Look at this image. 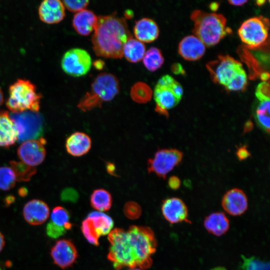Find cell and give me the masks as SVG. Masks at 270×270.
<instances>
[{
  "label": "cell",
  "mask_w": 270,
  "mask_h": 270,
  "mask_svg": "<svg viewBox=\"0 0 270 270\" xmlns=\"http://www.w3.org/2000/svg\"><path fill=\"white\" fill-rule=\"evenodd\" d=\"M110 244L108 260L116 270L124 267L146 269L152 266V256L157 242L152 229L147 226H132L127 230L112 229L108 234Z\"/></svg>",
  "instance_id": "cell-1"
},
{
  "label": "cell",
  "mask_w": 270,
  "mask_h": 270,
  "mask_svg": "<svg viewBox=\"0 0 270 270\" xmlns=\"http://www.w3.org/2000/svg\"><path fill=\"white\" fill-rule=\"evenodd\" d=\"M132 37L124 18L114 14L99 16L92 36V48L98 56L120 58L124 44Z\"/></svg>",
  "instance_id": "cell-2"
},
{
  "label": "cell",
  "mask_w": 270,
  "mask_h": 270,
  "mask_svg": "<svg viewBox=\"0 0 270 270\" xmlns=\"http://www.w3.org/2000/svg\"><path fill=\"white\" fill-rule=\"evenodd\" d=\"M212 80L230 91L244 90L247 76L242 64L228 55L219 56L206 65Z\"/></svg>",
  "instance_id": "cell-3"
},
{
  "label": "cell",
  "mask_w": 270,
  "mask_h": 270,
  "mask_svg": "<svg viewBox=\"0 0 270 270\" xmlns=\"http://www.w3.org/2000/svg\"><path fill=\"white\" fill-rule=\"evenodd\" d=\"M194 22L193 32L204 44H218L224 36L232 32L226 26V20L222 14L194 10L190 15Z\"/></svg>",
  "instance_id": "cell-4"
},
{
  "label": "cell",
  "mask_w": 270,
  "mask_h": 270,
  "mask_svg": "<svg viewBox=\"0 0 270 270\" xmlns=\"http://www.w3.org/2000/svg\"><path fill=\"white\" fill-rule=\"evenodd\" d=\"M40 98L34 84L27 80H18L10 88L6 105L12 112H38Z\"/></svg>",
  "instance_id": "cell-5"
},
{
  "label": "cell",
  "mask_w": 270,
  "mask_h": 270,
  "mask_svg": "<svg viewBox=\"0 0 270 270\" xmlns=\"http://www.w3.org/2000/svg\"><path fill=\"white\" fill-rule=\"evenodd\" d=\"M183 93L182 86L172 76L168 74L162 76L158 80L154 92L156 111L168 116V110L179 102Z\"/></svg>",
  "instance_id": "cell-6"
},
{
  "label": "cell",
  "mask_w": 270,
  "mask_h": 270,
  "mask_svg": "<svg viewBox=\"0 0 270 270\" xmlns=\"http://www.w3.org/2000/svg\"><path fill=\"white\" fill-rule=\"evenodd\" d=\"M270 22L262 16H254L244 21L238 30V36L246 46L253 50L263 46L268 37Z\"/></svg>",
  "instance_id": "cell-7"
},
{
  "label": "cell",
  "mask_w": 270,
  "mask_h": 270,
  "mask_svg": "<svg viewBox=\"0 0 270 270\" xmlns=\"http://www.w3.org/2000/svg\"><path fill=\"white\" fill-rule=\"evenodd\" d=\"M10 116L18 132L19 142L38 138L43 132V119L38 112H12Z\"/></svg>",
  "instance_id": "cell-8"
},
{
  "label": "cell",
  "mask_w": 270,
  "mask_h": 270,
  "mask_svg": "<svg viewBox=\"0 0 270 270\" xmlns=\"http://www.w3.org/2000/svg\"><path fill=\"white\" fill-rule=\"evenodd\" d=\"M112 219L100 212H92L82 221L81 229L86 240L91 244L99 245V238L108 234L114 226Z\"/></svg>",
  "instance_id": "cell-9"
},
{
  "label": "cell",
  "mask_w": 270,
  "mask_h": 270,
  "mask_svg": "<svg viewBox=\"0 0 270 270\" xmlns=\"http://www.w3.org/2000/svg\"><path fill=\"white\" fill-rule=\"evenodd\" d=\"M92 65L90 54L80 48H73L66 52L61 61L64 72L74 77L86 75L90 70Z\"/></svg>",
  "instance_id": "cell-10"
},
{
  "label": "cell",
  "mask_w": 270,
  "mask_h": 270,
  "mask_svg": "<svg viewBox=\"0 0 270 270\" xmlns=\"http://www.w3.org/2000/svg\"><path fill=\"white\" fill-rule=\"evenodd\" d=\"M182 158V152L178 150H158L154 157L148 161V172L164 178L167 174L181 162Z\"/></svg>",
  "instance_id": "cell-11"
},
{
  "label": "cell",
  "mask_w": 270,
  "mask_h": 270,
  "mask_svg": "<svg viewBox=\"0 0 270 270\" xmlns=\"http://www.w3.org/2000/svg\"><path fill=\"white\" fill-rule=\"evenodd\" d=\"M120 91V84L116 77L112 74H99L91 84L90 92L100 102L112 100Z\"/></svg>",
  "instance_id": "cell-12"
},
{
  "label": "cell",
  "mask_w": 270,
  "mask_h": 270,
  "mask_svg": "<svg viewBox=\"0 0 270 270\" xmlns=\"http://www.w3.org/2000/svg\"><path fill=\"white\" fill-rule=\"evenodd\" d=\"M50 254L54 263L62 269L72 266L78 256L74 244L67 239L58 240L51 248Z\"/></svg>",
  "instance_id": "cell-13"
},
{
  "label": "cell",
  "mask_w": 270,
  "mask_h": 270,
  "mask_svg": "<svg viewBox=\"0 0 270 270\" xmlns=\"http://www.w3.org/2000/svg\"><path fill=\"white\" fill-rule=\"evenodd\" d=\"M46 144V140L42 137L38 140L25 141L18 150V156L22 162L30 166H38L44 160L46 152L44 145Z\"/></svg>",
  "instance_id": "cell-14"
},
{
  "label": "cell",
  "mask_w": 270,
  "mask_h": 270,
  "mask_svg": "<svg viewBox=\"0 0 270 270\" xmlns=\"http://www.w3.org/2000/svg\"><path fill=\"white\" fill-rule=\"evenodd\" d=\"M162 214L170 224L182 222H190L188 219V210L184 202L177 198H170L162 202Z\"/></svg>",
  "instance_id": "cell-15"
},
{
  "label": "cell",
  "mask_w": 270,
  "mask_h": 270,
  "mask_svg": "<svg viewBox=\"0 0 270 270\" xmlns=\"http://www.w3.org/2000/svg\"><path fill=\"white\" fill-rule=\"evenodd\" d=\"M222 204L224 210L228 214L233 216H240L248 208V198L242 190L233 188L224 196Z\"/></svg>",
  "instance_id": "cell-16"
},
{
  "label": "cell",
  "mask_w": 270,
  "mask_h": 270,
  "mask_svg": "<svg viewBox=\"0 0 270 270\" xmlns=\"http://www.w3.org/2000/svg\"><path fill=\"white\" fill-rule=\"evenodd\" d=\"M25 220L29 224L38 226L44 223L50 216L48 204L42 200L34 199L27 202L22 210Z\"/></svg>",
  "instance_id": "cell-17"
},
{
  "label": "cell",
  "mask_w": 270,
  "mask_h": 270,
  "mask_svg": "<svg viewBox=\"0 0 270 270\" xmlns=\"http://www.w3.org/2000/svg\"><path fill=\"white\" fill-rule=\"evenodd\" d=\"M206 51L205 44L194 35L188 36L180 42L179 54L185 60H196L200 58Z\"/></svg>",
  "instance_id": "cell-18"
},
{
  "label": "cell",
  "mask_w": 270,
  "mask_h": 270,
  "mask_svg": "<svg viewBox=\"0 0 270 270\" xmlns=\"http://www.w3.org/2000/svg\"><path fill=\"white\" fill-rule=\"evenodd\" d=\"M64 6L59 0H45L40 4L38 14L43 22L48 24H57L65 16Z\"/></svg>",
  "instance_id": "cell-19"
},
{
  "label": "cell",
  "mask_w": 270,
  "mask_h": 270,
  "mask_svg": "<svg viewBox=\"0 0 270 270\" xmlns=\"http://www.w3.org/2000/svg\"><path fill=\"white\" fill-rule=\"evenodd\" d=\"M92 146L90 138L86 133L76 132L70 135L66 140V148L67 152L74 156H80L86 154Z\"/></svg>",
  "instance_id": "cell-20"
},
{
  "label": "cell",
  "mask_w": 270,
  "mask_h": 270,
  "mask_svg": "<svg viewBox=\"0 0 270 270\" xmlns=\"http://www.w3.org/2000/svg\"><path fill=\"white\" fill-rule=\"evenodd\" d=\"M134 32L136 39L143 43L150 42L158 38L159 28L152 20L144 18L136 22Z\"/></svg>",
  "instance_id": "cell-21"
},
{
  "label": "cell",
  "mask_w": 270,
  "mask_h": 270,
  "mask_svg": "<svg viewBox=\"0 0 270 270\" xmlns=\"http://www.w3.org/2000/svg\"><path fill=\"white\" fill-rule=\"evenodd\" d=\"M98 16L91 10L84 9L76 12L72 19V26L80 34L88 36L94 31Z\"/></svg>",
  "instance_id": "cell-22"
},
{
  "label": "cell",
  "mask_w": 270,
  "mask_h": 270,
  "mask_svg": "<svg viewBox=\"0 0 270 270\" xmlns=\"http://www.w3.org/2000/svg\"><path fill=\"white\" fill-rule=\"evenodd\" d=\"M18 140L16 126L8 112H0V146L8 147Z\"/></svg>",
  "instance_id": "cell-23"
},
{
  "label": "cell",
  "mask_w": 270,
  "mask_h": 270,
  "mask_svg": "<svg viewBox=\"0 0 270 270\" xmlns=\"http://www.w3.org/2000/svg\"><path fill=\"white\" fill-rule=\"evenodd\" d=\"M204 224L208 232L218 236L224 234L230 228L228 218L221 212H214L208 216L204 220Z\"/></svg>",
  "instance_id": "cell-24"
},
{
  "label": "cell",
  "mask_w": 270,
  "mask_h": 270,
  "mask_svg": "<svg viewBox=\"0 0 270 270\" xmlns=\"http://www.w3.org/2000/svg\"><path fill=\"white\" fill-rule=\"evenodd\" d=\"M146 52L144 44L132 37L124 44L122 49V56L128 62L135 63L142 60Z\"/></svg>",
  "instance_id": "cell-25"
},
{
  "label": "cell",
  "mask_w": 270,
  "mask_h": 270,
  "mask_svg": "<svg viewBox=\"0 0 270 270\" xmlns=\"http://www.w3.org/2000/svg\"><path fill=\"white\" fill-rule=\"evenodd\" d=\"M112 202L111 194L109 192L103 188L94 190L90 195L91 206L100 212L110 210Z\"/></svg>",
  "instance_id": "cell-26"
},
{
  "label": "cell",
  "mask_w": 270,
  "mask_h": 270,
  "mask_svg": "<svg viewBox=\"0 0 270 270\" xmlns=\"http://www.w3.org/2000/svg\"><path fill=\"white\" fill-rule=\"evenodd\" d=\"M142 60L147 70L150 72H154L163 64L164 58L158 48L152 47L146 52Z\"/></svg>",
  "instance_id": "cell-27"
},
{
  "label": "cell",
  "mask_w": 270,
  "mask_h": 270,
  "mask_svg": "<svg viewBox=\"0 0 270 270\" xmlns=\"http://www.w3.org/2000/svg\"><path fill=\"white\" fill-rule=\"evenodd\" d=\"M130 94L134 102L140 104H144L151 99L152 90L146 84L138 82L132 87Z\"/></svg>",
  "instance_id": "cell-28"
},
{
  "label": "cell",
  "mask_w": 270,
  "mask_h": 270,
  "mask_svg": "<svg viewBox=\"0 0 270 270\" xmlns=\"http://www.w3.org/2000/svg\"><path fill=\"white\" fill-rule=\"evenodd\" d=\"M11 168L13 170L16 180L27 182L36 173L34 167L30 166L21 162H10Z\"/></svg>",
  "instance_id": "cell-29"
},
{
  "label": "cell",
  "mask_w": 270,
  "mask_h": 270,
  "mask_svg": "<svg viewBox=\"0 0 270 270\" xmlns=\"http://www.w3.org/2000/svg\"><path fill=\"white\" fill-rule=\"evenodd\" d=\"M51 222L59 226L64 227L66 230L72 228L70 222L69 212L64 207L58 206L54 208L50 214Z\"/></svg>",
  "instance_id": "cell-30"
},
{
  "label": "cell",
  "mask_w": 270,
  "mask_h": 270,
  "mask_svg": "<svg viewBox=\"0 0 270 270\" xmlns=\"http://www.w3.org/2000/svg\"><path fill=\"white\" fill-rule=\"evenodd\" d=\"M16 179L12 169L8 166L0 168V189L8 190L16 184Z\"/></svg>",
  "instance_id": "cell-31"
},
{
  "label": "cell",
  "mask_w": 270,
  "mask_h": 270,
  "mask_svg": "<svg viewBox=\"0 0 270 270\" xmlns=\"http://www.w3.org/2000/svg\"><path fill=\"white\" fill-rule=\"evenodd\" d=\"M243 262L242 268L243 270H269V264L254 257L242 256Z\"/></svg>",
  "instance_id": "cell-32"
},
{
  "label": "cell",
  "mask_w": 270,
  "mask_h": 270,
  "mask_svg": "<svg viewBox=\"0 0 270 270\" xmlns=\"http://www.w3.org/2000/svg\"><path fill=\"white\" fill-rule=\"evenodd\" d=\"M102 104L90 92H87L78 102V106L82 110L86 112L98 107L100 108Z\"/></svg>",
  "instance_id": "cell-33"
},
{
  "label": "cell",
  "mask_w": 270,
  "mask_h": 270,
  "mask_svg": "<svg viewBox=\"0 0 270 270\" xmlns=\"http://www.w3.org/2000/svg\"><path fill=\"white\" fill-rule=\"evenodd\" d=\"M142 208L136 202L132 201L127 202L124 207V212L129 219L136 220L142 214Z\"/></svg>",
  "instance_id": "cell-34"
},
{
  "label": "cell",
  "mask_w": 270,
  "mask_h": 270,
  "mask_svg": "<svg viewBox=\"0 0 270 270\" xmlns=\"http://www.w3.org/2000/svg\"><path fill=\"white\" fill-rule=\"evenodd\" d=\"M66 232V230L64 227L56 225L51 221L46 226L47 235L52 238H58L64 235Z\"/></svg>",
  "instance_id": "cell-35"
},
{
  "label": "cell",
  "mask_w": 270,
  "mask_h": 270,
  "mask_svg": "<svg viewBox=\"0 0 270 270\" xmlns=\"http://www.w3.org/2000/svg\"><path fill=\"white\" fill-rule=\"evenodd\" d=\"M64 8L72 12H78L86 7L89 3L87 0H64L62 2Z\"/></svg>",
  "instance_id": "cell-36"
},
{
  "label": "cell",
  "mask_w": 270,
  "mask_h": 270,
  "mask_svg": "<svg viewBox=\"0 0 270 270\" xmlns=\"http://www.w3.org/2000/svg\"><path fill=\"white\" fill-rule=\"evenodd\" d=\"M256 95L260 101L270 100V84L268 82H263L257 86Z\"/></svg>",
  "instance_id": "cell-37"
},
{
  "label": "cell",
  "mask_w": 270,
  "mask_h": 270,
  "mask_svg": "<svg viewBox=\"0 0 270 270\" xmlns=\"http://www.w3.org/2000/svg\"><path fill=\"white\" fill-rule=\"evenodd\" d=\"M78 192L72 188L64 189L60 195L61 200L64 202H76L78 198Z\"/></svg>",
  "instance_id": "cell-38"
},
{
  "label": "cell",
  "mask_w": 270,
  "mask_h": 270,
  "mask_svg": "<svg viewBox=\"0 0 270 270\" xmlns=\"http://www.w3.org/2000/svg\"><path fill=\"white\" fill-rule=\"evenodd\" d=\"M270 115L256 114L257 120L268 132L270 131Z\"/></svg>",
  "instance_id": "cell-39"
},
{
  "label": "cell",
  "mask_w": 270,
  "mask_h": 270,
  "mask_svg": "<svg viewBox=\"0 0 270 270\" xmlns=\"http://www.w3.org/2000/svg\"><path fill=\"white\" fill-rule=\"evenodd\" d=\"M270 100L260 101L256 110V114L270 115Z\"/></svg>",
  "instance_id": "cell-40"
},
{
  "label": "cell",
  "mask_w": 270,
  "mask_h": 270,
  "mask_svg": "<svg viewBox=\"0 0 270 270\" xmlns=\"http://www.w3.org/2000/svg\"><path fill=\"white\" fill-rule=\"evenodd\" d=\"M236 155L240 160H244L248 158L250 154L246 146H242L238 149Z\"/></svg>",
  "instance_id": "cell-41"
},
{
  "label": "cell",
  "mask_w": 270,
  "mask_h": 270,
  "mask_svg": "<svg viewBox=\"0 0 270 270\" xmlns=\"http://www.w3.org/2000/svg\"><path fill=\"white\" fill-rule=\"evenodd\" d=\"M168 184L170 188L176 190L180 187V179L176 176H172L168 179Z\"/></svg>",
  "instance_id": "cell-42"
},
{
  "label": "cell",
  "mask_w": 270,
  "mask_h": 270,
  "mask_svg": "<svg viewBox=\"0 0 270 270\" xmlns=\"http://www.w3.org/2000/svg\"><path fill=\"white\" fill-rule=\"evenodd\" d=\"M106 170L107 172L112 176H118L116 174V168L115 164L111 162H106Z\"/></svg>",
  "instance_id": "cell-43"
},
{
  "label": "cell",
  "mask_w": 270,
  "mask_h": 270,
  "mask_svg": "<svg viewBox=\"0 0 270 270\" xmlns=\"http://www.w3.org/2000/svg\"><path fill=\"white\" fill-rule=\"evenodd\" d=\"M172 70L176 74H182L184 71L182 66L179 64H175L172 65Z\"/></svg>",
  "instance_id": "cell-44"
},
{
  "label": "cell",
  "mask_w": 270,
  "mask_h": 270,
  "mask_svg": "<svg viewBox=\"0 0 270 270\" xmlns=\"http://www.w3.org/2000/svg\"><path fill=\"white\" fill-rule=\"evenodd\" d=\"M229 3L231 4L240 6H242L247 2V0H229Z\"/></svg>",
  "instance_id": "cell-45"
},
{
  "label": "cell",
  "mask_w": 270,
  "mask_h": 270,
  "mask_svg": "<svg viewBox=\"0 0 270 270\" xmlns=\"http://www.w3.org/2000/svg\"><path fill=\"white\" fill-rule=\"evenodd\" d=\"M94 64L96 68L101 70L104 66V62L102 60H98L95 61Z\"/></svg>",
  "instance_id": "cell-46"
},
{
  "label": "cell",
  "mask_w": 270,
  "mask_h": 270,
  "mask_svg": "<svg viewBox=\"0 0 270 270\" xmlns=\"http://www.w3.org/2000/svg\"><path fill=\"white\" fill-rule=\"evenodd\" d=\"M5 244V240L4 236L0 232V252L2 250Z\"/></svg>",
  "instance_id": "cell-47"
},
{
  "label": "cell",
  "mask_w": 270,
  "mask_h": 270,
  "mask_svg": "<svg viewBox=\"0 0 270 270\" xmlns=\"http://www.w3.org/2000/svg\"><path fill=\"white\" fill-rule=\"evenodd\" d=\"M252 128V123L250 121H248L246 122L244 128V132H246L250 130Z\"/></svg>",
  "instance_id": "cell-48"
},
{
  "label": "cell",
  "mask_w": 270,
  "mask_h": 270,
  "mask_svg": "<svg viewBox=\"0 0 270 270\" xmlns=\"http://www.w3.org/2000/svg\"><path fill=\"white\" fill-rule=\"evenodd\" d=\"M218 2H213L210 4V8L212 10L216 12L218 9Z\"/></svg>",
  "instance_id": "cell-49"
},
{
  "label": "cell",
  "mask_w": 270,
  "mask_h": 270,
  "mask_svg": "<svg viewBox=\"0 0 270 270\" xmlns=\"http://www.w3.org/2000/svg\"><path fill=\"white\" fill-rule=\"evenodd\" d=\"M14 198L13 196H8L6 198L5 204H10L14 202Z\"/></svg>",
  "instance_id": "cell-50"
},
{
  "label": "cell",
  "mask_w": 270,
  "mask_h": 270,
  "mask_svg": "<svg viewBox=\"0 0 270 270\" xmlns=\"http://www.w3.org/2000/svg\"><path fill=\"white\" fill-rule=\"evenodd\" d=\"M27 192V190L24 188H21L19 190V194L22 196L26 195Z\"/></svg>",
  "instance_id": "cell-51"
},
{
  "label": "cell",
  "mask_w": 270,
  "mask_h": 270,
  "mask_svg": "<svg viewBox=\"0 0 270 270\" xmlns=\"http://www.w3.org/2000/svg\"><path fill=\"white\" fill-rule=\"evenodd\" d=\"M4 101V96L2 90L0 88V106L2 105Z\"/></svg>",
  "instance_id": "cell-52"
},
{
  "label": "cell",
  "mask_w": 270,
  "mask_h": 270,
  "mask_svg": "<svg viewBox=\"0 0 270 270\" xmlns=\"http://www.w3.org/2000/svg\"><path fill=\"white\" fill-rule=\"evenodd\" d=\"M210 270H227L226 268L222 266H218V267L214 268Z\"/></svg>",
  "instance_id": "cell-53"
},
{
  "label": "cell",
  "mask_w": 270,
  "mask_h": 270,
  "mask_svg": "<svg viewBox=\"0 0 270 270\" xmlns=\"http://www.w3.org/2000/svg\"><path fill=\"white\" fill-rule=\"evenodd\" d=\"M126 14H128V15L126 16V18H130L131 16H132V12H130V11L129 10L128 12L126 11Z\"/></svg>",
  "instance_id": "cell-54"
},
{
  "label": "cell",
  "mask_w": 270,
  "mask_h": 270,
  "mask_svg": "<svg viewBox=\"0 0 270 270\" xmlns=\"http://www.w3.org/2000/svg\"><path fill=\"white\" fill-rule=\"evenodd\" d=\"M266 1L265 0H257L256 2V4L258 6H260V5H262V4L264 2H265Z\"/></svg>",
  "instance_id": "cell-55"
},
{
  "label": "cell",
  "mask_w": 270,
  "mask_h": 270,
  "mask_svg": "<svg viewBox=\"0 0 270 270\" xmlns=\"http://www.w3.org/2000/svg\"><path fill=\"white\" fill-rule=\"evenodd\" d=\"M128 270H142L140 268H130Z\"/></svg>",
  "instance_id": "cell-56"
}]
</instances>
